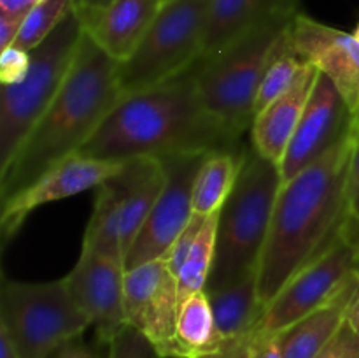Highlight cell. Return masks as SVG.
<instances>
[{
	"mask_svg": "<svg viewBox=\"0 0 359 358\" xmlns=\"http://www.w3.org/2000/svg\"><path fill=\"white\" fill-rule=\"evenodd\" d=\"M196 70L198 62L165 83L125 95L79 153L125 161L135 157L242 150L241 135L203 104Z\"/></svg>",
	"mask_w": 359,
	"mask_h": 358,
	"instance_id": "obj_1",
	"label": "cell"
},
{
	"mask_svg": "<svg viewBox=\"0 0 359 358\" xmlns=\"http://www.w3.org/2000/svg\"><path fill=\"white\" fill-rule=\"evenodd\" d=\"M358 132L280 186L258 267V297L265 307L339 239L347 220V172Z\"/></svg>",
	"mask_w": 359,
	"mask_h": 358,
	"instance_id": "obj_2",
	"label": "cell"
},
{
	"mask_svg": "<svg viewBox=\"0 0 359 358\" xmlns=\"http://www.w3.org/2000/svg\"><path fill=\"white\" fill-rule=\"evenodd\" d=\"M121 98L119 62L84 34L60 91L13 160L0 171L2 202L79 153Z\"/></svg>",
	"mask_w": 359,
	"mask_h": 358,
	"instance_id": "obj_3",
	"label": "cell"
},
{
	"mask_svg": "<svg viewBox=\"0 0 359 358\" xmlns=\"http://www.w3.org/2000/svg\"><path fill=\"white\" fill-rule=\"evenodd\" d=\"M280 186L279 165L252 146L244 147L237 183L219 211L216 255L205 291L258 274Z\"/></svg>",
	"mask_w": 359,
	"mask_h": 358,
	"instance_id": "obj_4",
	"label": "cell"
},
{
	"mask_svg": "<svg viewBox=\"0 0 359 358\" xmlns=\"http://www.w3.org/2000/svg\"><path fill=\"white\" fill-rule=\"evenodd\" d=\"M84 35L76 6L58 27L30 51L27 77L0 93V171L7 167L35 123L62 88Z\"/></svg>",
	"mask_w": 359,
	"mask_h": 358,
	"instance_id": "obj_5",
	"label": "cell"
},
{
	"mask_svg": "<svg viewBox=\"0 0 359 358\" xmlns=\"http://www.w3.org/2000/svg\"><path fill=\"white\" fill-rule=\"evenodd\" d=\"M88 326L90 318L77 305L65 277L49 283L2 277L0 330L20 358H49Z\"/></svg>",
	"mask_w": 359,
	"mask_h": 358,
	"instance_id": "obj_6",
	"label": "cell"
},
{
	"mask_svg": "<svg viewBox=\"0 0 359 358\" xmlns=\"http://www.w3.org/2000/svg\"><path fill=\"white\" fill-rule=\"evenodd\" d=\"M210 4L212 0H165L139 48L119 63L123 97L165 83L202 58Z\"/></svg>",
	"mask_w": 359,
	"mask_h": 358,
	"instance_id": "obj_7",
	"label": "cell"
},
{
	"mask_svg": "<svg viewBox=\"0 0 359 358\" xmlns=\"http://www.w3.org/2000/svg\"><path fill=\"white\" fill-rule=\"evenodd\" d=\"M291 21L266 25L238 39L219 55L198 60L196 86L203 104L241 137L255 121L259 81L273 46Z\"/></svg>",
	"mask_w": 359,
	"mask_h": 358,
	"instance_id": "obj_8",
	"label": "cell"
},
{
	"mask_svg": "<svg viewBox=\"0 0 359 358\" xmlns=\"http://www.w3.org/2000/svg\"><path fill=\"white\" fill-rule=\"evenodd\" d=\"M167 181L160 158L135 157L97 188L83 246L125 260Z\"/></svg>",
	"mask_w": 359,
	"mask_h": 358,
	"instance_id": "obj_9",
	"label": "cell"
},
{
	"mask_svg": "<svg viewBox=\"0 0 359 358\" xmlns=\"http://www.w3.org/2000/svg\"><path fill=\"white\" fill-rule=\"evenodd\" d=\"M356 279H359V244L342 227L339 239L302 269L266 305L252 330V337L286 332L294 323L337 300Z\"/></svg>",
	"mask_w": 359,
	"mask_h": 358,
	"instance_id": "obj_10",
	"label": "cell"
},
{
	"mask_svg": "<svg viewBox=\"0 0 359 358\" xmlns=\"http://www.w3.org/2000/svg\"><path fill=\"white\" fill-rule=\"evenodd\" d=\"M210 153H179L160 158L167 181L146 223L125 256V269L167 256L193 218V186L203 160Z\"/></svg>",
	"mask_w": 359,
	"mask_h": 358,
	"instance_id": "obj_11",
	"label": "cell"
},
{
	"mask_svg": "<svg viewBox=\"0 0 359 358\" xmlns=\"http://www.w3.org/2000/svg\"><path fill=\"white\" fill-rule=\"evenodd\" d=\"M177 277L167 260H151L125 274V318L151 340L161 358L175 357Z\"/></svg>",
	"mask_w": 359,
	"mask_h": 358,
	"instance_id": "obj_12",
	"label": "cell"
},
{
	"mask_svg": "<svg viewBox=\"0 0 359 358\" xmlns=\"http://www.w3.org/2000/svg\"><path fill=\"white\" fill-rule=\"evenodd\" d=\"M358 128L356 116L351 112L340 91L325 74L319 72L280 165L283 183L300 174Z\"/></svg>",
	"mask_w": 359,
	"mask_h": 358,
	"instance_id": "obj_13",
	"label": "cell"
},
{
	"mask_svg": "<svg viewBox=\"0 0 359 358\" xmlns=\"http://www.w3.org/2000/svg\"><path fill=\"white\" fill-rule=\"evenodd\" d=\"M125 260L83 246L76 267L65 276L77 305L95 326L97 339L111 344L126 325Z\"/></svg>",
	"mask_w": 359,
	"mask_h": 358,
	"instance_id": "obj_14",
	"label": "cell"
},
{
	"mask_svg": "<svg viewBox=\"0 0 359 358\" xmlns=\"http://www.w3.org/2000/svg\"><path fill=\"white\" fill-rule=\"evenodd\" d=\"M121 167L123 161L97 160L76 153L49 168L39 181L2 202L0 227H2L4 246L18 234L25 220L37 207L69 199L86 190L98 188L105 179L114 175Z\"/></svg>",
	"mask_w": 359,
	"mask_h": 358,
	"instance_id": "obj_15",
	"label": "cell"
},
{
	"mask_svg": "<svg viewBox=\"0 0 359 358\" xmlns=\"http://www.w3.org/2000/svg\"><path fill=\"white\" fill-rule=\"evenodd\" d=\"M291 48L325 74L354 116L359 114V41L354 34L323 25L298 13L287 27Z\"/></svg>",
	"mask_w": 359,
	"mask_h": 358,
	"instance_id": "obj_16",
	"label": "cell"
},
{
	"mask_svg": "<svg viewBox=\"0 0 359 358\" xmlns=\"http://www.w3.org/2000/svg\"><path fill=\"white\" fill-rule=\"evenodd\" d=\"M165 0H114L104 7H76L84 34L116 62L139 48Z\"/></svg>",
	"mask_w": 359,
	"mask_h": 358,
	"instance_id": "obj_17",
	"label": "cell"
},
{
	"mask_svg": "<svg viewBox=\"0 0 359 358\" xmlns=\"http://www.w3.org/2000/svg\"><path fill=\"white\" fill-rule=\"evenodd\" d=\"M300 0H212L207 21L203 53L212 58L251 32L277 21H291Z\"/></svg>",
	"mask_w": 359,
	"mask_h": 358,
	"instance_id": "obj_18",
	"label": "cell"
},
{
	"mask_svg": "<svg viewBox=\"0 0 359 358\" xmlns=\"http://www.w3.org/2000/svg\"><path fill=\"white\" fill-rule=\"evenodd\" d=\"M318 76L319 70L312 63H305L293 86L255 116L251 125V146L263 158L279 165V168L314 90Z\"/></svg>",
	"mask_w": 359,
	"mask_h": 358,
	"instance_id": "obj_19",
	"label": "cell"
},
{
	"mask_svg": "<svg viewBox=\"0 0 359 358\" xmlns=\"http://www.w3.org/2000/svg\"><path fill=\"white\" fill-rule=\"evenodd\" d=\"M358 297L359 279L332 304L318 309L280 333L283 358H314L342 329L347 312Z\"/></svg>",
	"mask_w": 359,
	"mask_h": 358,
	"instance_id": "obj_20",
	"label": "cell"
},
{
	"mask_svg": "<svg viewBox=\"0 0 359 358\" xmlns=\"http://www.w3.org/2000/svg\"><path fill=\"white\" fill-rule=\"evenodd\" d=\"M216 326L224 343L252 337L265 305L258 297V274L244 277L228 286L207 291Z\"/></svg>",
	"mask_w": 359,
	"mask_h": 358,
	"instance_id": "obj_21",
	"label": "cell"
},
{
	"mask_svg": "<svg viewBox=\"0 0 359 358\" xmlns=\"http://www.w3.org/2000/svg\"><path fill=\"white\" fill-rule=\"evenodd\" d=\"M207 291H196L179 304L174 358H207L223 351Z\"/></svg>",
	"mask_w": 359,
	"mask_h": 358,
	"instance_id": "obj_22",
	"label": "cell"
},
{
	"mask_svg": "<svg viewBox=\"0 0 359 358\" xmlns=\"http://www.w3.org/2000/svg\"><path fill=\"white\" fill-rule=\"evenodd\" d=\"M242 151L244 147L207 154L193 186V214L209 216L219 213L237 183Z\"/></svg>",
	"mask_w": 359,
	"mask_h": 358,
	"instance_id": "obj_23",
	"label": "cell"
},
{
	"mask_svg": "<svg viewBox=\"0 0 359 358\" xmlns=\"http://www.w3.org/2000/svg\"><path fill=\"white\" fill-rule=\"evenodd\" d=\"M217 220H219V213L203 218L198 235L189 248V253L186 255V260L179 269L177 276H175L179 284V304L191 293L205 291L214 263V255H216Z\"/></svg>",
	"mask_w": 359,
	"mask_h": 358,
	"instance_id": "obj_24",
	"label": "cell"
},
{
	"mask_svg": "<svg viewBox=\"0 0 359 358\" xmlns=\"http://www.w3.org/2000/svg\"><path fill=\"white\" fill-rule=\"evenodd\" d=\"M305 63L307 62L291 48L290 41H287L286 28L284 34L279 37V41L276 42V46H273L272 55H270L265 72H263L262 81H259L258 93H256L255 116L293 86L294 79L305 67Z\"/></svg>",
	"mask_w": 359,
	"mask_h": 358,
	"instance_id": "obj_25",
	"label": "cell"
},
{
	"mask_svg": "<svg viewBox=\"0 0 359 358\" xmlns=\"http://www.w3.org/2000/svg\"><path fill=\"white\" fill-rule=\"evenodd\" d=\"M76 6V0H42L32 7L30 13L25 16L21 23L20 34L13 46L34 51L53 30L60 25V21L70 13Z\"/></svg>",
	"mask_w": 359,
	"mask_h": 358,
	"instance_id": "obj_26",
	"label": "cell"
},
{
	"mask_svg": "<svg viewBox=\"0 0 359 358\" xmlns=\"http://www.w3.org/2000/svg\"><path fill=\"white\" fill-rule=\"evenodd\" d=\"M107 358H161L144 333L125 325L109 344Z\"/></svg>",
	"mask_w": 359,
	"mask_h": 358,
	"instance_id": "obj_27",
	"label": "cell"
},
{
	"mask_svg": "<svg viewBox=\"0 0 359 358\" xmlns=\"http://www.w3.org/2000/svg\"><path fill=\"white\" fill-rule=\"evenodd\" d=\"M30 53L25 49L16 48V46L4 49L0 55V83L2 86L21 83L30 70Z\"/></svg>",
	"mask_w": 359,
	"mask_h": 358,
	"instance_id": "obj_28",
	"label": "cell"
},
{
	"mask_svg": "<svg viewBox=\"0 0 359 358\" xmlns=\"http://www.w3.org/2000/svg\"><path fill=\"white\" fill-rule=\"evenodd\" d=\"M314 358H359V336L347 319L337 336Z\"/></svg>",
	"mask_w": 359,
	"mask_h": 358,
	"instance_id": "obj_29",
	"label": "cell"
},
{
	"mask_svg": "<svg viewBox=\"0 0 359 358\" xmlns=\"http://www.w3.org/2000/svg\"><path fill=\"white\" fill-rule=\"evenodd\" d=\"M346 209L347 218L359 223V132L356 135V142H354L353 154H351L349 172H347Z\"/></svg>",
	"mask_w": 359,
	"mask_h": 358,
	"instance_id": "obj_30",
	"label": "cell"
},
{
	"mask_svg": "<svg viewBox=\"0 0 359 358\" xmlns=\"http://www.w3.org/2000/svg\"><path fill=\"white\" fill-rule=\"evenodd\" d=\"M248 358H283L279 336H255L251 340Z\"/></svg>",
	"mask_w": 359,
	"mask_h": 358,
	"instance_id": "obj_31",
	"label": "cell"
},
{
	"mask_svg": "<svg viewBox=\"0 0 359 358\" xmlns=\"http://www.w3.org/2000/svg\"><path fill=\"white\" fill-rule=\"evenodd\" d=\"M55 358H102V357L95 347H91L90 344L83 343L81 337H76V339L63 344V346L55 353Z\"/></svg>",
	"mask_w": 359,
	"mask_h": 358,
	"instance_id": "obj_32",
	"label": "cell"
},
{
	"mask_svg": "<svg viewBox=\"0 0 359 358\" xmlns=\"http://www.w3.org/2000/svg\"><path fill=\"white\" fill-rule=\"evenodd\" d=\"M21 23H23V20L0 14V51H4V49L11 48L14 44L18 34H20Z\"/></svg>",
	"mask_w": 359,
	"mask_h": 358,
	"instance_id": "obj_33",
	"label": "cell"
},
{
	"mask_svg": "<svg viewBox=\"0 0 359 358\" xmlns=\"http://www.w3.org/2000/svg\"><path fill=\"white\" fill-rule=\"evenodd\" d=\"M35 4L37 0H0V14L25 20V16L30 13Z\"/></svg>",
	"mask_w": 359,
	"mask_h": 358,
	"instance_id": "obj_34",
	"label": "cell"
},
{
	"mask_svg": "<svg viewBox=\"0 0 359 358\" xmlns=\"http://www.w3.org/2000/svg\"><path fill=\"white\" fill-rule=\"evenodd\" d=\"M0 358H20L16 351H14L9 337H7L2 330H0Z\"/></svg>",
	"mask_w": 359,
	"mask_h": 358,
	"instance_id": "obj_35",
	"label": "cell"
},
{
	"mask_svg": "<svg viewBox=\"0 0 359 358\" xmlns=\"http://www.w3.org/2000/svg\"><path fill=\"white\" fill-rule=\"evenodd\" d=\"M347 321H349V325L353 326L354 332L359 336V297L353 302L349 312H347Z\"/></svg>",
	"mask_w": 359,
	"mask_h": 358,
	"instance_id": "obj_36",
	"label": "cell"
},
{
	"mask_svg": "<svg viewBox=\"0 0 359 358\" xmlns=\"http://www.w3.org/2000/svg\"><path fill=\"white\" fill-rule=\"evenodd\" d=\"M114 0H76V7H104Z\"/></svg>",
	"mask_w": 359,
	"mask_h": 358,
	"instance_id": "obj_37",
	"label": "cell"
},
{
	"mask_svg": "<svg viewBox=\"0 0 359 358\" xmlns=\"http://www.w3.org/2000/svg\"><path fill=\"white\" fill-rule=\"evenodd\" d=\"M354 37H356V39H358V41H359V23H358L356 30H354Z\"/></svg>",
	"mask_w": 359,
	"mask_h": 358,
	"instance_id": "obj_38",
	"label": "cell"
},
{
	"mask_svg": "<svg viewBox=\"0 0 359 358\" xmlns=\"http://www.w3.org/2000/svg\"><path fill=\"white\" fill-rule=\"evenodd\" d=\"M356 119H358V123H359V114H358V116H356Z\"/></svg>",
	"mask_w": 359,
	"mask_h": 358,
	"instance_id": "obj_39",
	"label": "cell"
},
{
	"mask_svg": "<svg viewBox=\"0 0 359 358\" xmlns=\"http://www.w3.org/2000/svg\"><path fill=\"white\" fill-rule=\"evenodd\" d=\"M37 2H42V0H37Z\"/></svg>",
	"mask_w": 359,
	"mask_h": 358,
	"instance_id": "obj_40",
	"label": "cell"
}]
</instances>
